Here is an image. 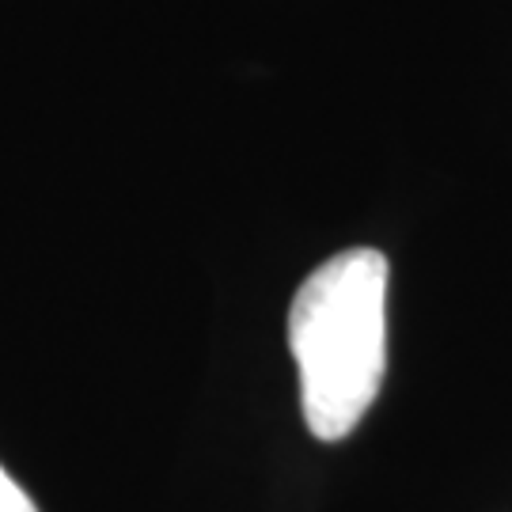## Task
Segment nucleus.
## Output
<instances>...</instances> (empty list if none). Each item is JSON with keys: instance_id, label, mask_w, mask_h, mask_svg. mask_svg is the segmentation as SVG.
<instances>
[{"instance_id": "nucleus-1", "label": "nucleus", "mask_w": 512, "mask_h": 512, "mask_svg": "<svg viewBox=\"0 0 512 512\" xmlns=\"http://www.w3.org/2000/svg\"><path fill=\"white\" fill-rule=\"evenodd\" d=\"M387 258L353 247L315 266L289 308V349L311 437H349L376 403L387 368Z\"/></svg>"}, {"instance_id": "nucleus-2", "label": "nucleus", "mask_w": 512, "mask_h": 512, "mask_svg": "<svg viewBox=\"0 0 512 512\" xmlns=\"http://www.w3.org/2000/svg\"><path fill=\"white\" fill-rule=\"evenodd\" d=\"M0 512H38L35 501L23 494V486L4 467H0Z\"/></svg>"}]
</instances>
